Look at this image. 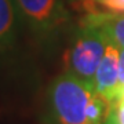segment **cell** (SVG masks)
Wrapping results in <instances>:
<instances>
[{
    "mask_svg": "<svg viewBox=\"0 0 124 124\" xmlns=\"http://www.w3.org/2000/svg\"><path fill=\"white\" fill-rule=\"evenodd\" d=\"M48 97L58 124H116L115 103L103 99L93 84L68 72L53 81Z\"/></svg>",
    "mask_w": 124,
    "mask_h": 124,
    "instance_id": "1",
    "label": "cell"
},
{
    "mask_svg": "<svg viewBox=\"0 0 124 124\" xmlns=\"http://www.w3.org/2000/svg\"><path fill=\"white\" fill-rule=\"evenodd\" d=\"M22 25L41 46H51L70 22L62 0H15Z\"/></svg>",
    "mask_w": 124,
    "mask_h": 124,
    "instance_id": "2",
    "label": "cell"
},
{
    "mask_svg": "<svg viewBox=\"0 0 124 124\" xmlns=\"http://www.w3.org/2000/svg\"><path fill=\"white\" fill-rule=\"evenodd\" d=\"M108 37L94 23L80 22L65 55L66 72L94 85V77L108 44Z\"/></svg>",
    "mask_w": 124,
    "mask_h": 124,
    "instance_id": "3",
    "label": "cell"
},
{
    "mask_svg": "<svg viewBox=\"0 0 124 124\" xmlns=\"http://www.w3.org/2000/svg\"><path fill=\"white\" fill-rule=\"evenodd\" d=\"M119 55L120 48L112 41H108L103 57L94 77L95 91L110 103H116L120 99Z\"/></svg>",
    "mask_w": 124,
    "mask_h": 124,
    "instance_id": "4",
    "label": "cell"
},
{
    "mask_svg": "<svg viewBox=\"0 0 124 124\" xmlns=\"http://www.w3.org/2000/svg\"><path fill=\"white\" fill-rule=\"evenodd\" d=\"M21 25L15 0H0V54L15 46Z\"/></svg>",
    "mask_w": 124,
    "mask_h": 124,
    "instance_id": "5",
    "label": "cell"
},
{
    "mask_svg": "<svg viewBox=\"0 0 124 124\" xmlns=\"http://www.w3.org/2000/svg\"><path fill=\"white\" fill-rule=\"evenodd\" d=\"M80 22L98 25L109 41L116 44L119 48H124V15H112L105 13L84 14Z\"/></svg>",
    "mask_w": 124,
    "mask_h": 124,
    "instance_id": "6",
    "label": "cell"
},
{
    "mask_svg": "<svg viewBox=\"0 0 124 124\" xmlns=\"http://www.w3.org/2000/svg\"><path fill=\"white\" fill-rule=\"evenodd\" d=\"M79 10L84 14L105 13L124 15V0H79Z\"/></svg>",
    "mask_w": 124,
    "mask_h": 124,
    "instance_id": "7",
    "label": "cell"
},
{
    "mask_svg": "<svg viewBox=\"0 0 124 124\" xmlns=\"http://www.w3.org/2000/svg\"><path fill=\"white\" fill-rule=\"evenodd\" d=\"M119 85H120V95L124 90V48H120L119 55Z\"/></svg>",
    "mask_w": 124,
    "mask_h": 124,
    "instance_id": "8",
    "label": "cell"
},
{
    "mask_svg": "<svg viewBox=\"0 0 124 124\" xmlns=\"http://www.w3.org/2000/svg\"><path fill=\"white\" fill-rule=\"evenodd\" d=\"M115 121L116 124H124V101L120 99L115 103Z\"/></svg>",
    "mask_w": 124,
    "mask_h": 124,
    "instance_id": "9",
    "label": "cell"
},
{
    "mask_svg": "<svg viewBox=\"0 0 124 124\" xmlns=\"http://www.w3.org/2000/svg\"><path fill=\"white\" fill-rule=\"evenodd\" d=\"M120 99H123V101H124V90H123V93H121V95H120ZM120 99H119V101H120Z\"/></svg>",
    "mask_w": 124,
    "mask_h": 124,
    "instance_id": "10",
    "label": "cell"
}]
</instances>
